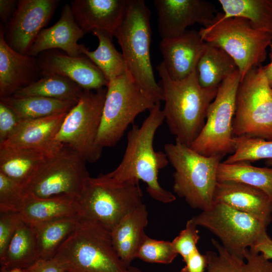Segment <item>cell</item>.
Segmentation results:
<instances>
[{"label":"cell","mask_w":272,"mask_h":272,"mask_svg":"<svg viewBox=\"0 0 272 272\" xmlns=\"http://www.w3.org/2000/svg\"><path fill=\"white\" fill-rule=\"evenodd\" d=\"M149 111L141 126L133 125L128 131L126 149L119 165L104 175L117 182L142 180L147 184V191L152 198L170 203L176 196L161 187L158 179L159 171L169 162L165 152L155 151L153 146L156 131L165 120L160 101Z\"/></svg>","instance_id":"cell-1"},{"label":"cell","mask_w":272,"mask_h":272,"mask_svg":"<svg viewBox=\"0 0 272 272\" xmlns=\"http://www.w3.org/2000/svg\"><path fill=\"white\" fill-rule=\"evenodd\" d=\"M157 70L161 78L166 123L176 141L190 147L205 125L208 108L218 88L202 87L196 69L180 81L170 78L162 62Z\"/></svg>","instance_id":"cell-2"},{"label":"cell","mask_w":272,"mask_h":272,"mask_svg":"<svg viewBox=\"0 0 272 272\" xmlns=\"http://www.w3.org/2000/svg\"><path fill=\"white\" fill-rule=\"evenodd\" d=\"M64 272H127L111 232L80 217L75 228L52 258Z\"/></svg>","instance_id":"cell-3"},{"label":"cell","mask_w":272,"mask_h":272,"mask_svg":"<svg viewBox=\"0 0 272 272\" xmlns=\"http://www.w3.org/2000/svg\"><path fill=\"white\" fill-rule=\"evenodd\" d=\"M150 11L143 0H128L122 22L114 37L120 45L132 79L159 101L162 89L155 80L150 57Z\"/></svg>","instance_id":"cell-4"},{"label":"cell","mask_w":272,"mask_h":272,"mask_svg":"<svg viewBox=\"0 0 272 272\" xmlns=\"http://www.w3.org/2000/svg\"><path fill=\"white\" fill-rule=\"evenodd\" d=\"M164 152L174 169V192L192 209L202 211L211 208L223 157L203 156L176 141L166 144Z\"/></svg>","instance_id":"cell-5"},{"label":"cell","mask_w":272,"mask_h":272,"mask_svg":"<svg viewBox=\"0 0 272 272\" xmlns=\"http://www.w3.org/2000/svg\"><path fill=\"white\" fill-rule=\"evenodd\" d=\"M78 216L97 222L110 232L143 203L139 181L117 182L104 174L90 177L77 197Z\"/></svg>","instance_id":"cell-6"},{"label":"cell","mask_w":272,"mask_h":272,"mask_svg":"<svg viewBox=\"0 0 272 272\" xmlns=\"http://www.w3.org/2000/svg\"><path fill=\"white\" fill-rule=\"evenodd\" d=\"M106 88L97 140L102 149L115 146L138 114L160 101L142 89L127 72L109 81Z\"/></svg>","instance_id":"cell-7"},{"label":"cell","mask_w":272,"mask_h":272,"mask_svg":"<svg viewBox=\"0 0 272 272\" xmlns=\"http://www.w3.org/2000/svg\"><path fill=\"white\" fill-rule=\"evenodd\" d=\"M199 32L206 42L222 48L233 59L241 80L265 60L272 41V34L254 29L248 20L224 18L219 13L211 25L201 28Z\"/></svg>","instance_id":"cell-8"},{"label":"cell","mask_w":272,"mask_h":272,"mask_svg":"<svg viewBox=\"0 0 272 272\" xmlns=\"http://www.w3.org/2000/svg\"><path fill=\"white\" fill-rule=\"evenodd\" d=\"M232 128L234 137L272 141V88L260 65L241 80Z\"/></svg>","instance_id":"cell-9"},{"label":"cell","mask_w":272,"mask_h":272,"mask_svg":"<svg viewBox=\"0 0 272 272\" xmlns=\"http://www.w3.org/2000/svg\"><path fill=\"white\" fill-rule=\"evenodd\" d=\"M86 162L76 151L63 146L49 156L22 186L24 196L79 197L90 177Z\"/></svg>","instance_id":"cell-10"},{"label":"cell","mask_w":272,"mask_h":272,"mask_svg":"<svg viewBox=\"0 0 272 272\" xmlns=\"http://www.w3.org/2000/svg\"><path fill=\"white\" fill-rule=\"evenodd\" d=\"M107 88L84 90L79 101L66 113L56 135L59 145L70 147L86 162L98 161L102 149L97 140Z\"/></svg>","instance_id":"cell-11"},{"label":"cell","mask_w":272,"mask_h":272,"mask_svg":"<svg viewBox=\"0 0 272 272\" xmlns=\"http://www.w3.org/2000/svg\"><path fill=\"white\" fill-rule=\"evenodd\" d=\"M190 220L211 232L229 252L241 258H244L247 249L268 235L263 223L222 202H214L211 208Z\"/></svg>","instance_id":"cell-12"},{"label":"cell","mask_w":272,"mask_h":272,"mask_svg":"<svg viewBox=\"0 0 272 272\" xmlns=\"http://www.w3.org/2000/svg\"><path fill=\"white\" fill-rule=\"evenodd\" d=\"M241 76L238 70L225 79L210 105L205 125L190 148L207 157H223L234 151L232 124Z\"/></svg>","instance_id":"cell-13"},{"label":"cell","mask_w":272,"mask_h":272,"mask_svg":"<svg viewBox=\"0 0 272 272\" xmlns=\"http://www.w3.org/2000/svg\"><path fill=\"white\" fill-rule=\"evenodd\" d=\"M59 0H19L5 26L4 38L14 50L27 54L40 31L52 18Z\"/></svg>","instance_id":"cell-14"},{"label":"cell","mask_w":272,"mask_h":272,"mask_svg":"<svg viewBox=\"0 0 272 272\" xmlns=\"http://www.w3.org/2000/svg\"><path fill=\"white\" fill-rule=\"evenodd\" d=\"M154 5L161 39L178 37L196 23L207 27L218 13L212 4L203 0H155Z\"/></svg>","instance_id":"cell-15"},{"label":"cell","mask_w":272,"mask_h":272,"mask_svg":"<svg viewBox=\"0 0 272 272\" xmlns=\"http://www.w3.org/2000/svg\"><path fill=\"white\" fill-rule=\"evenodd\" d=\"M36 57L42 75L64 77L86 90H97L108 85L101 71L84 54L73 57L52 49L43 51Z\"/></svg>","instance_id":"cell-16"},{"label":"cell","mask_w":272,"mask_h":272,"mask_svg":"<svg viewBox=\"0 0 272 272\" xmlns=\"http://www.w3.org/2000/svg\"><path fill=\"white\" fill-rule=\"evenodd\" d=\"M4 34L5 26L1 23L0 98L13 96L42 76L36 57L14 50L6 43Z\"/></svg>","instance_id":"cell-17"},{"label":"cell","mask_w":272,"mask_h":272,"mask_svg":"<svg viewBox=\"0 0 272 272\" xmlns=\"http://www.w3.org/2000/svg\"><path fill=\"white\" fill-rule=\"evenodd\" d=\"M206 46V42L195 30H186L175 38L161 39L159 48L162 62L170 78L180 81L192 74Z\"/></svg>","instance_id":"cell-18"},{"label":"cell","mask_w":272,"mask_h":272,"mask_svg":"<svg viewBox=\"0 0 272 272\" xmlns=\"http://www.w3.org/2000/svg\"><path fill=\"white\" fill-rule=\"evenodd\" d=\"M128 0H74V17L86 33L99 32L113 37L123 19Z\"/></svg>","instance_id":"cell-19"},{"label":"cell","mask_w":272,"mask_h":272,"mask_svg":"<svg viewBox=\"0 0 272 272\" xmlns=\"http://www.w3.org/2000/svg\"><path fill=\"white\" fill-rule=\"evenodd\" d=\"M85 34L74 17L71 5L67 4L62 9L57 22L40 31L27 55L36 57L43 51L57 49L71 56H80L82 55L81 44L78 41Z\"/></svg>","instance_id":"cell-20"},{"label":"cell","mask_w":272,"mask_h":272,"mask_svg":"<svg viewBox=\"0 0 272 272\" xmlns=\"http://www.w3.org/2000/svg\"><path fill=\"white\" fill-rule=\"evenodd\" d=\"M215 201L250 215L267 227L272 221V198L255 187L235 182H217Z\"/></svg>","instance_id":"cell-21"},{"label":"cell","mask_w":272,"mask_h":272,"mask_svg":"<svg viewBox=\"0 0 272 272\" xmlns=\"http://www.w3.org/2000/svg\"><path fill=\"white\" fill-rule=\"evenodd\" d=\"M66 114L21 120L14 133L0 147H24L53 154L63 147L55 139Z\"/></svg>","instance_id":"cell-22"},{"label":"cell","mask_w":272,"mask_h":272,"mask_svg":"<svg viewBox=\"0 0 272 272\" xmlns=\"http://www.w3.org/2000/svg\"><path fill=\"white\" fill-rule=\"evenodd\" d=\"M148 213L143 203L126 216L111 231L112 242L119 257L127 267L137 258L147 235Z\"/></svg>","instance_id":"cell-23"},{"label":"cell","mask_w":272,"mask_h":272,"mask_svg":"<svg viewBox=\"0 0 272 272\" xmlns=\"http://www.w3.org/2000/svg\"><path fill=\"white\" fill-rule=\"evenodd\" d=\"M78 209L76 197L36 198L25 195L19 213L23 221L33 227L56 219L77 216Z\"/></svg>","instance_id":"cell-24"},{"label":"cell","mask_w":272,"mask_h":272,"mask_svg":"<svg viewBox=\"0 0 272 272\" xmlns=\"http://www.w3.org/2000/svg\"><path fill=\"white\" fill-rule=\"evenodd\" d=\"M216 251L205 253L207 266L205 272H272V262L262 254L247 249L244 258L229 252L220 243L212 239Z\"/></svg>","instance_id":"cell-25"},{"label":"cell","mask_w":272,"mask_h":272,"mask_svg":"<svg viewBox=\"0 0 272 272\" xmlns=\"http://www.w3.org/2000/svg\"><path fill=\"white\" fill-rule=\"evenodd\" d=\"M52 155L24 147H0V172L22 187Z\"/></svg>","instance_id":"cell-26"},{"label":"cell","mask_w":272,"mask_h":272,"mask_svg":"<svg viewBox=\"0 0 272 272\" xmlns=\"http://www.w3.org/2000/svg\"><path fill=\"white\" fill-rule=\"evenodd\" d=\"M39 259L33 229L22 220L4 253L0 256L1 271L14 268L25 269Z\"/></svg>","instance_id":"cell-27"},{"label":"cell","mask_w":272,"mask_h":272,"mask_svg":"<svg viewBox=\"0 0 272 272\" xmlns=\"http://www.w3.org/2000/svg\"><path fill=\"white\" fill-rule=\"evenodd\" d=\"M237 70L233 59L224 50L206 42L196 66L198 82L202 87L218 88Z\"/></svg>","instance_id":"cell-28"},{"label":"cell","mask_w":272,"mask_h":272,"mask_svg":"<svg viewBox=\"0 0 272 272\" xmlns=\"http://www.w3.org/2000/svg\"><path fill=\"white\" fill-rule=\"evenodd\" d=\"M21 120L45 117L69 112L77 103L42 96L0 98Z\"/></svg>","instance_id":"cell-29"},{"label":"cell","mask_w":272,"mask_h":272,"mask_svg":"<svg viewBox=\"0 0 272 272\" xmlns=\"http://www.w3.org/2000/svg\"><path fill=\"white\" fill-rule=\"evenodd\" d=\"M217 179L218 182H235L255 187L272 198V168L255 167L247 161L230 164L221 162Z\"/></svg>","instance_id":"cell-30"},{"label":"cell","mask_w":272,"mask_h":272,"mask_svg":"<svg viewBox=\"0 0 272 272\" xmlns=\"http://www.w3.org/2000/svg\"><path fill=\"white\" fill-rule=\"evenodd\" d=\"M84 90L72 81L60 76L43 75L35 83L17 91V98L42 96L77 103Z\"/></svg>","instance_id":"cell-31"},{"label":"cell","mask_w":272,"mask_h":272,"mask_svg":"<svg viewBox=\"0 0 272 272\" xmlns=\"http://www.w3.org/2000/svg\"><path fill=\"white\" fill-rule=\"evenodd\" d=\"M223 18L248 20L255 29L272 34V0H219Z\"/></svg>","instance_id":"cell-32"},{"label":"cell","mask_w":272,"mask_h":272,"mask_svg":"<svg viewBox=\"0 0 272 272\" xmlns=\"http://www.w3.org/2000/svg\"><path fill=\"white\" fill-rule=\"evenodd\" d=\"M79 218L78 215L62 218L32 227L36 237L39 259L53 257L75 228Z\"/></svg>","instance_id":"cell-33"},{"label":"cell","mask_w":272,"mask_h":272,"mask_svg":"<svg viewBox=\"0 0 272 272\" xmlns=\"http://www.w3.org/2000/svg\"><path fill=\"white\" fill-rule=\"evenodd\" d=\"M93 34L98 39V45L90 51L81 44V52L89 58L101 71L108 82L127 72L122 54L115 47L112 37L99 32Z\"/></svg>","instance_id":"cell-34"},{"label":"cell","mask_w":272,"mask_h":272,"mask_svg":"<svg viewBox=\"0 0 272 272\" xmlns=\"http://www.w3.org/2000/svg\"><path fill=\"white\" fill-rule=\"evenodd\" d=\"M234 151L223 162L255 161L272 159V141L258 138L234 137Z\"/></svg>","instance_id":"cell-35"},{"label":"cell","mask_w":272,"mask_h":272,"mask_svg":"<svg viewBox=\"0 0 272 272\" xmlns=\"http://www.w3.org/2000/svg\"><path fill=\"white\" fill-rule=\"evenodd\" d=\"M178 254L171 241L155 239L147 235L137 258L149 263L168 264L171 263Z\"/></svg>","instance_id":"cell-36"},{"label":"cell","mask_w":272,"mask_h":272,"mask_svg":"<svg viewBox=\"0 0 272 272\" xmlns=\"http://www.w3.org/2000/svg\"><path fill=\"white\" fill-rule=\"evenodd\" d=\"M24 196L21 186L0 172V213H19Z\"/></svg>","instance_id":"cell-37"},{"label":"cell","mask_w":272,"mask_h":272,"mask_svg":"<svg viewBox=\"0 0 272 272\" xmlns=\"http://www.w3.org/2000/svg\"><path fill=\"white\" fill-rule=\"evenodd\" d=\"M197 226L190 219L185 228L171 242L177 253L185 262L188 257L198 250L197 244L200 238Z\"/></svg>","instance_id":"cell-38"},{"label":"cell","mask_w":272,"mask_h":272,"mask_svg":"<svg viewBox=\"0 0 272 272\" xmlns=\"http://www.w3.org/2000/svg\"><path fill=\"white\" fill-rule=\"evenodd\" d=\"M21 220L19 213H0V256L4 253Z\"/></svg>","instance_id":"cell-39"},{"label":"cell","mask_w":272,"mask_h":272,"mask_svg":"<svg viewBox=\"0 0 272 272\" xmlns=\"http://www.w3.org/2000/svg\"><path fill=\"white\" fill-rule=\"evenodd\" d=\"M21 122V120L16 113L0 101V145L14 133Z\"/></svg>","instance_id":"cell-40"},{"label":"cell","mask_w":272,"mask_h":272,"mask_svg":"<svg viewBox=\"0 0 272 272\" xmlns=\"http://www.w3.org/2000/svg\"><path fill=\"white\" fill-rule=\"evenodd\" d=\"M185 266L180 272H205L207 266V259L205 254L198 250L190 255L184 262Z\"/></svg>","instance_id":"cell-41"},{"label":"cell","mask_w":272,"mask_h":272,"mask_svg":"<svg viewBox=\"0 0 272 272\" xmlns=\"http://www.w3.org/2000/svg\"><path fill=\"white\" fill-rule=\"evenodd\" d=\"M24 270L26 272H63L53 258L39 259Z\"/></svg>","instance_id":"cell-42"},{"label":"cell","mask_w":272,"mask_h":272,"mask_svg":"<svg viewBox=\"0 0 272 272\" xmlns=\"http://www.w3.org/2000/svg\"><path fill=\"white\" fill-rule=\"evenodd\" d=\"M17 0H0V18L5 26L12 17L18 4Z\"/></svg>","instance_id":"cell-43"},{"label":"cell","mask_w":272,"mask_h":272,"mask_svg":"<svg viewBox=\"0 0 272 272\" xmlns=\"http://www.w3.org/2000/svg\"><path fill=\"white\" fill-rule=\"evenodd\" d=\"M254 252L262 254L266 259H272V239L266 236L251 248Z\"/></svg>","instance_id":"cell-44"},{"label":"cell","mask_w":272,"mask_h":272,"mask_svg":"<svg viewBox=\"0 0 272 272\" xmlns=\"http://www.w3.org/2000/svg\"><path fill=\"white\" fill-rule=\"evenodd\" d=\"M271 59L270 62L266 66H262L264 76L270 87L272 88V41L269 45Z\"/></svg>","instance_id":"cell-45"},{"label":"cell","mask_w":272,"mask_h":272,"mask_svg":"<svg viewBox=\"0 0 272 272\" xmlns=\"http://www.w3.org/2000/svg\"><path fill=\"white\" fill-rule=\"evenodd\" d=\"M127 272H145L141 270L137 267L130 265L127 267Z\"/></svg>","instance_id":"cell-46"},{"label":"cell","mask_w":272,"mask_h":272,"mask_svg":"<svg viewBox=\"0 0 272 272\" xmlns=\"http://www.w3.org/2000/svg\"><path fill=\"white\" fill-rule=\"evenodd\" d=\"M1 272H26L24 269L20 268H14L8 270L1 271Z\"/></svg>","instance_id":"cell-47"},{"label":"cell","mask_w":272,"mask_h":272,"mask_svg":"<svg viewBox=\"0 0 272 272\" xmlns=\"http://www.w3.org/2000/svg\"><path fill=\"white\" fill-rule=\"evenodd\" d=\"M265 162L267 166H272V159H267Z\"/></svg>","instance_id":"cell-48"},{"label":"cell","mask_w":272,"mask_h":272,"mask_svg":"<svg viewBox=\"0 0 272 272\" xmlns=\"http://www.w3.org/2000/svg\"><path fill=\"white\" fill-rule=\"evenodd\" d=\"M63 272H64V271H63Z\"/></svg>","instance_id":"cell-49"}]
</instances>
